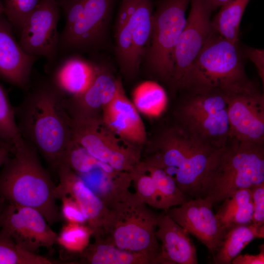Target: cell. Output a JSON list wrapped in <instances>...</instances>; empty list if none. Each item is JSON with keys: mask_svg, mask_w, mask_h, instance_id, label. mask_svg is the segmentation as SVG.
Listing matches in <instances>:
<instances>
[{"mask_svg": "<svg viewBox=\"0 0 264 264\" xmlns=\"http://www.w3.org/2000/svg\"><path fill=\"white\" fill-rule=\"evenodd\" d=\"M27 90L21 103L14 107L19 131L49 167L57 172L72 139V119L66 108L65 98L48 78Z\"/></svg>", "mask_w": 264, "mask_h": 264, "instance_id": "obj_1", "label": "cell"}, {"mask_svg": "<svg viewBox=\"0 0 264 264\" xmlns=\"http://www.w3.org/2000/svg\"><path fill=\"white\" fill-rule=\"evenodd\" d=\"M11 154L0 172V196L8 203L37 210L50 225L62 221L55 186L36 149L22 138Z\"/></svg>", "mask_w": 264, "mask_h": 264, "instance_id": "obj_2", "label": "cell"}, {"mask_svg": "<svg viewBox=\"0 0 264 264\" xmlns=\"http://www.w3.org/2000/svg\"><path fill=\"white\" fill-rule=\"evenodd\" d=\"M263 182L264 143L231 138L211 156L202 180L200 196L213 206L239 189Z\"/></svg>", "mask_w": 264, "mask_h": 264, "instance_id": "obj_3", "label": "cell"}, {"mask_svg": "<svg viewBox=\"0 0 264 264\" xmlns=\"http://www.w3.org/2000/svg\"><path fill=\"white\" fill-rule=\"evenodd\" d=\"M149 149L148 158L174 178L181 192L200 197L202 178L218 148L198 140L175 124L162 130Z\"/></svg>", "mask_w": 264, "mask_h": 264, "instance_id": "obj_4", "label": "cell"}, {"mask_svg": "<svg viewBox=\"0 0 264 264\" xmlns=\"http://www.w3.org/2000/svg\"><path fill=\"white\" fill-rule=\"evenodd\" d=\"M238 44L213 31L191 66L182 90L217 88L232 93L252 85L244 71Z\"/></svg>", "mask_w": 264, "mask_h": 264, "instance_id": "obj_5", "label": "cell"}, {"mask_svg": "<svg viewBox=\"0 0 264 264\" xmlns=\"http://www.w3.org/2000/svg\"><path fill=\"white\" fill-rule=\"evenodd\" d=\"M137 195L130 192L109 208L102 240L120 249L140 253L158 264L160 247L155 236L158 216Z\"/></svg>", "mask_w": 264, "mask_h": 264, "instance_id": "obj_6", "label": "cell"}, {"mask_svg": "<svg viewBox=\"0 0 264 264\" xmlns=\"http://www.w3.org/2000/svg\"><path fill=\"white\" fill-rule=\"evenodd\" d=\"M56 0L65 18L59 54L93 52L104 47L116 0Z\"/></svg>", "mask_w": 264, "mask_h": 264, "instance_id": "obj_7", "label": "cell"}, {"mask_svg": "<svg viewBox=\"0 0 264 264\" xmlns=\"http://www.w3.org/2000/svg\"><path fill=\"white\" fill-rule=\"evenodd\" d=\"M186 93L175 111L176 125L206 144L216 148L225 145L231 138L230 93L217 88Z\"/></svg>", "mask_w": 264, "mask_h": 264, "instance_id": "obj_8", "label": "cell"}, {"mask_svg": "<svg viewBox=\"0 0 264 264\" xmlns=\"http://www.w3.org/2000/svg\"><path fill=\"white\" fill-rule=\"evenodd\" d=\"M190 0H160L153 12L149 42L141 64L157 78L170 84L175 49L186 21Z\"/></svg>", "mask_w": 264, "mask_h": 264, "instance_id": "obj_9", "label": "cell"}, {"mask_svg": "<svg viewBox=\"0 0 264 264\" xmlns=\"http://www.w3.org/2000/svg\"><path fill=\"white\" fill-rule=\"evenodd\" d=\"M152 0H121L114 30V51L121 72L127 78L138 73L150 39Z\"/></svg>", "mask_w": 264, "mask_h": 264, "instance_id": "obj_10", "label": "cell"}, {"mask_svg": "<svg viewBox=\"0 0 264 264\" xmlns=\"http://www.w3.org/2000/svg\"><path fill=\"white\" fill-rule=\"evenodd\" d=\"M72 121V140L97 159L117 171L128 172L140 161L142 146L128 142L113 133L101 116Z\"/></svg>", "mask_w": 264, "mask_h": 264, "instance_id": "obj_11", "label": "cell"}, {"mask_svg": "<svg viewBox=\"0 0 264 264\" xmlns=\"http://www.w3.org/2000/svg\"><path fill=\"white\" fill-rule=\"evenodd\" d=\"M60 10L56 0H40L20 32L21 46L28 54L44 57L47 73L57 63L59 54Z\"/></svg>", "mask_w": 264, "mask_h": 264, "instance_id": "obj_12", "label": "cell"}, {"mask_svg": "<svg viewBox=\"0 0 264 264\" xmlns=\"http://www.w3.org/2000/svg\"><path fill=\"white\" fill-rule=\"evenodd\" d=\"M191 9L179 36L174 54L170 85L182 90L186 77L194 61L213 32L208 0H190Z\"/></svg>", "mask_w": 264, "mask_h": 264, "instance_id": "obj_13", "label": "cell"}, {"mask_svg": "<svg viewBox=\"0 0 264 264\" xmlns=\"http://www.w3.org/2000/svg\"><path fill=\"white\" fill-rule=\"evenodd\" d=\"M37 210L7 203L0 215V229L23 249L37 253L41 247L51 249L58 234Z\"/></svg>", "mask_w": 264, "mask_h": 264, "instance_id": "obj_14", "label": "cell"}, {"mask_svg": "<svg viewBox=\"0 0 264 264\" xmlns=\"http://www.w3.org/2000/svg\"><path fill=\"white\" fill-rule=\"evenodd\" d=\"M230 135L239 141L264 142V97L252 85L229 94Z\"/></svg>", "mask_w": 264, "mask_h": 264, "instance_id": "obj_15", "label": "cell"}, {"mask_svg": "<svg viewBox=\"0 0 264 264\" xmlns=\"http://www.w3.org/2000/svg\"><path fill=\"white\" fill-rule=\"evenodd\" d=\"M180 205L169 209L167 215L203 244L213 256L221 245L227 230L213 213V206L201 197Z\"/></svg>", "mask_w": 264, "mask_h": 264, "instance_id": "obj_16", "label": "cell"}, {"mask_svg": "<svg viewBox=\"0 0 264 264\" xmlns=\"http://www.w3.org/2000/svg\"><path fill=\"white\" fill-rule=\"evenodd\" d=\"M57 172L59 177V182L55 187L57 199L64 195L71 197L80 206L93 236L101 235L109 208L68 167L61 164Z\"/></svg>", "mask_w": 264, "mask_h": 264, "instance_id": "obj_17", "label": "cell"}, {"mask_svg": "<svg viewBox=\"0 0 264 264\" xmlns=\"http://www.w3.org/2000/svg\"><path fill=\"white\" fill-rule=\"evenodd\" d=\"M10 22L0 17V77L16 87L27 90L37 57L28 54L17 42Z\"/></svg>", "mask_w": 264, "mask_h": 264, "instance_id": "obj_18", "label": "cell"}, {"mask_svg": "<svg viewBox=\"0 0 264 264\" xmlns=\"http://www.w3.org/2000/svg\"><path fill=\"white\" fill-rule=\"evenodd\" d=\"M101 118L111 132L123 140L142 146L148 142L144 123L127 97L120 80L114 97L103 109Z\"/></svg>", "mask_w": 264, "mask_h": 264, "instance_id": "obj_19", "label": "cell"}, {"mask_svg": "<svg viewBox=\"0 0 264 264\" xmlns=\"http://www.w3.org/2000/svg\"><path fill=\"white\" fill-rule=\"evenodd\" d=\"M119 79L104 65L99 64L93 81L82 94L65 99V105L73 120L101 116L103 109L114 97Z\"/></svg>", "mask_w": 264, "mask_h": 264, "instance_id": "obj_20", "label": "cell"}, {"mask_svg": "<svg viewBox=\"0 0 264 264\" xmlns=\"http://www.w3.org/2000/svg\"><path fill=\"white\" fill-rule=\"evenodd\" d=\"M56 64L47 77L65 99L82 94L97 73L98 64L72 53Z\"/></svg>", "mask_w": 264, "mask_h": 264, "instance_id": "obj_21", "label": "cell"}, {"mask_svg": "<svg viewBox=\"0 0 264 264\" xmlns=\"http://www.w3.org/2000/svg\"><path fill=\"white\" fill-rule=\"evenodd\" d=\"M155 234L161 242L158 264H198L196 248L189 233L167 214L158 216Z\"/></svg>", "mask_w": 264, "mask_h": 264, "instance_id": "obj_22", "label": "cell"}, {"mask_svg": "<svg viewBox=\"0 0 264 264\" xmlns=\"http://www.w3.org/2000/svg\"><path fill=\"white\" fill-rule=\"evenodd\" d=\"M82 252V262L91 264H153L155 261L144 254L120 249L104 242L99 237Z\"/></svg>", "mask_w": 264, "mask_h": 264, "instance_id": "obj_23", "label": "cell"}, {"mask_svg": "<svg viewBox=\"0 0 264 264\" xmlns=\"http://www.w3.org/2000/svg\"><path fill=\"white\" fill-rule=\"evenodd\" d=\"M264 237V225H237L227 230L222 243L213 257L215 264H230L253 240Z\"/></svg>", "mask_w": 264, "mask_h": 264, "instance_id": "obj_24", "label": "cell"}, {"mask_svg": "<svg viewBox=\"0 0 264 264\" xmlns=\"http://www.w3.org/2000/svg\"><path fill=\"white\" fill-rule=\"evenodd\" d=\"M249 0H228L222 4L211 21L213 31L223 38L238 44L240 23Z\"/></svg>", "mask_w": 264, "mask_h": 264, "instance_id": "obj_25", "label": "cell"}, {"mask_svg": "<svg viewBox=\"0 0 264 264\" xmlns=\"http://www.w3.org/2000/svg\"><path fill=\"white\" fill-rule=\"evenodd\" d=\"M141 163L153 178L160 195L163 210L167 212L171 207L180 205L187 200L186 196L177 187L174 178L162 167L149 158Z\"/></svg>", "mask_w": 264, "mask_h": 264, "instance_id": "obj_26", "label": "cell"}, {"mask_svg": "<svg viewBox=\"0 0 264 264\" xmlns=\"http://www.w3.org/2000/svg\"><path fill=\"white\" fill-rule=\"evenodd\" d=\"M167 103V97L164 88L154 82L141 84L133 94V104L136 110L148 116L159 115Z\"/></svg>", "mask_w": 264, "mask_h": 264, "instance_id": "obj_27", "label": "cell"}, {"mask_svg": "<svg viewBox=\"0 0 264 264\" xmlns=\"http://www.w3.org/2000/svg\"><path fill=\"white\" fill-rule=\"evenodd\" d=\"M58 263L57 261L23 249L7 233L0 229V264Z\"/></svg>", "mask_w": 264, "mask_h": 264, "instance_id": "obj_28", "label": "cell"}, {"mask_svg": "<svg viewBox=\"0 0 264 264\" xmlns=\"http://www.w3.org/2000/svg\"><path fill=\"white\" fill-rule=\"evenodd\" d=\"M92 236L93 232L88 225L67 222L58 234L57 243L68 252L81 253L90 243Z\"/></svg>", "mask_w": 264, "mask_h": 264, "instance_id": "obj_29", "label": "cell"}, {"mask_svg": "<svg viewBox=\"0 0 264 264\" xmlns=\"http://www.w3.org/2000/svg\"><path fill=\"white\" fill-rule=\"evenodd\" d=\"M22 138L16 121L14 107L0 84V140L13 148Z\"/></svg>", "mask_w": 264, "mask_h": 264, "instance_id": "obj_30", "label": "cell"}, {"mask_svg": "<svg viewBox=\"0 0 264 264\" xmlns=\"http://www.w3.org/2000/svg\"><path fill=\"white\" fill-rule=\"evenodd\" d=\"M135 193L150 206L162 209L160 195L151 176L146 172L141 161L130 172Z\"/></svg>", "mask_w": 264, "mask_h": 264, "instance_id": "obj_31", "label": "cell"}, {"mask_svg": "<svg viewBox=\"0 0 264 264\" xmlns=\"http://www.w3.org/2000/svg\"><path fill=\"white\" fill-rule=\"evenodd\" d=\"M40 0H4V13L13 28L20 32Z\"/></svg>", "mask_w": 264, "mask_h": 264, "instance_id": "obj_32", "label": "cell"}, {"mask_svg": "<svg viewBox=\"0 0 264 264\" xmlns=\"http://www.w3.org/2000/svg\"><path fill=\"white\" fill-rule=\"evenodd\" d=\"M252 199L249 188L239 189L223 200L218 211L215 214L221 223L240 207L247 204Z\"/></svg>", "mask_w": 264, "mask_h": 264, "instance_id": "obj_33", "label": "cell"}, {"mask_svg": "<svg viewBox=\"0 0 264 264\" xmlns=\"http://www.w3.org/2000/svg\"><path fill=\"white\" fill-rule=\"evenodd\" d=\"M62 206L60 210L63 219L67 222L85 224L87 223L80 206L76 201L68 195H64L60 198Z\"/></svg>", "mask_w": 264, "mask_h": 264, "instance_id": "obj_34", "label": "cell"}, {"mask_svg": "<svg viewBox=\"0 0 264 264\" xmlns=\"http://www.w3.org/2000/svg\"><path fill=\"white\" fill-rule=\"evenodd\" d=\"M253 205L251 199L228 216L221 225L227 230L235 226L251 224L252 222Z\"/></svg>", "mask_w": 264, "mask_h": 264, "instance_id": "obj_35", "label": "cell"}, {"mask_svg": "<svg viewBox=\"0 0 264 264\" xmlns=\"http://www.w3.org/2000/svg\"><path fill=\"white\" fill-rule=\"evenodd\" d=\"M249 189L253 205L252 223L261 226L264 225V182Z\"/></svg>", "mask_w": 264, "mask_h": 264, "instance_id": "obj_36", "label": "cell"}, {"mask_svg": "<svg viewBox=\"0 0 264 264\" xmlns=\"http://www.w3.org/2000/svg\"><path fill=\"white\" fill-rule=\"evenodd\" d=\"M246 57L256 66L258 72L263 83L264 81V50L252 47H246L244 50Z\"/></svg>", "mask_w": 264, "mask_h": 264, "instance_id": "obj_37", "label": "cell"}, {"mask_svg": "<svg viewBox=\"0 0 264 264\" xmlns=\"http://www.w3.org/2000/svg\"><path fill=\"white\" fill-rule=\"evenodd\" d=\"M260 252L256 255L248 254H239L231 262L232 264H264V247L260 246Z\"/></svg>", "mask_w": 264, "mask_h": 264, "instance_id": "obj_38", "label": "cell"}, {"mask_svg": "<svg viewBox=\"0 0 264 264\" xmlns=\"http://www.w3.org/2000/svg\"><path fill=\"white\" fill-rule=\"evenodd\" d=\"M12 149V146L6 144L0 145V168L10 156Z\"/></svg>", "mask_w": 264, "mask_h": 264, "instance_id": "obj_39", "label": "cell"}, {"mask_svg": "<svg viewBox=\"0 0 264 264\" xmlns=\"http://www.w3.org/2000/svg\"><path fill=\"white\" fill-rule=\"evenodd\" d=\"M210 6L211 7L212 10H214L215 9L220 7L222 4L227 1L228 0H208Z\"/></svg>", "mask_w": 264, "mask_h": 264, "instance_id": "obj_40", "label": "cell"}, {"mask_svg": "<svg viewBox=\"0 0 264 264\" xmlns=\"http://www.w3.org/2000/svg\"><path fill=\"white\" fill-rule=\"evenodd\" d=\"M7 201L0 196V215L7 204Z\"/></svg>", "mask_w": 264, "mask_h": 264, "instance_id": "obj_41", "label": "cell"}, {"mask_svg": "<svg viewBox=\"0 0 264 264\" xmlns=\"http://www.w3.org/2000/svg\"><path fill=\"white\" fill-rule=\"evenodd\" d=\"M4 13V8L3 3L0 0V17L2 15V14Z\"/></svg>", "mask_w": 264, "mask_h": 264, "instance_id": "obj_42", "label": "cell"}, {"mask_svg": "<svg viewBox=\"0 0 264 264\" xmlns=\"http://www.w3.org/2000/svg\"><path fill=\"white\" fill-rule=\"evenodd\" d=\"M5 144L3 142H2L0 140V145H2V144Z\"/></svg>", "mask_w": 264, "mask_h": 264, "instance_id": "obj_43", "label": "cell"}]
</instances>
